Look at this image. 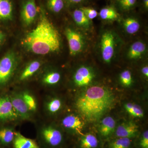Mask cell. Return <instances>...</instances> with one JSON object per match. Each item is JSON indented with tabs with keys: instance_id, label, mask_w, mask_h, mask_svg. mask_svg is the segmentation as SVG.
<instances>
[{
	"instance_id": "obj_7",
	"label": "cell",
	"mask_w": 148,
	"mask_h": 148,
	"mask_svg": "<svg viewBox=\"0 0 148 148\" xmlns=\"http://www.w3.org/2000/svg\"><path fill=\"white\" fill-rule=\"evenodd\" d=\"M114 35L110 31H107L101 38V56L104 62L110 63L114 55L115 40Z\"/></svg>"
},
{
	"instance_id": "obj_6",
	"label": "cell",
	"mask_w": 148,
	"mask_h": 148,
	"mask_svg": "<svg viewBox=\"0 0 148 148\" xmlns=\"http://www.w3.org/2000/svg\"><path fill=\"white\" fill-rule=\"evenodd\" d=\"M8 94L14 109L20 121H34L35 118L30 113L17 89L10 91Z\"/></svg>"
},
{
	"instance_id": "obj_23",
	"label": "cell",
	"mask_w": 148,
	"mask_h": 148,
	"mask_svg": "<svg viewBox=\"0 0 148 148\" xmlns=\"http://www.w3.org/2000/svg\"><path fill=\"white\" fill-rule=\"evenodd\" d=\"M123 28L126 33L129 34H134L140 30V25L139 21L133 17H127L123 22Z\"/></svg>"
},
{
	"instance_id": "obj_1",
	"label": "cell",
	"mask_w": 148,
	"mask_h": 148,
	"mask_svg": "<svg viewBox=\"0 0 148 148\" xmlns=\"http://www.w3.org/2000/svg\"><path fill=\"white\" fill-rule=\"evenodd\" d=\"M21 44L28 51L39 55L54 53L60 49V34L48 18L43 8L40 9L38 23L24 37Z\"/></svg>"
},
{
	"instance_id": "obj_17",
	"label": "cell",
	"mask_w": 148,
	"mask_h": 148,
	"mask_svg": "<svg viewBox=\"0 0 148 148\" xmlns=\"http://www.w3.org/2000/svg\"><path fill=\"white\" fill-rule=\"evenodd\" d=\"M61 74L55 70L46 71L42 74L40 79V82L42 86L48 88L54 87L60 82Z\"/></svg>"
},
{
	"instance_id": "obj_10",
	"label": "cell",
	"mask_w": 148,
	"mask_h": 148,
	"mask_svg": "<svg viewBox=\"0 0 148 148\" xmlns=\"http://www.w3.org/2000/svg\"><path fill=\"white\" fill-rule=\"evenodd\" d=\"M0 126V148H12L15 133L16 123H3Z\"/></svg>"
},
{
	"instance_id": "obj_4",
	"label": "cell",
	"mask_w": 148,
	"mask_h": 148,
	"mask_svg": "<svg viewBox=\"0 0 148 148\" xmlns=\"http://www.w3.org/2000/svg\"><path fill=\"white\" fill-rule=\"evenodd\" d=\"M17 58L12 52L7 53L0 60V88L7 86L16 73Z\"/></svg>"
},
{
	"instance_id": "obj_27",
	"label": "cell",
	"mask_w": 148,
	"mask_h": 148,
	"mask_svg": "<svg viewBox=\"0 0 148 148\" xmlns=\"http://www.w3.org/2000/svg\"><path fill=\"white\" fill-rule=\"evenodd\" d=\"M48 8L52 12L58 13L64 9L65 6L64 0H47Z\"/></svg>"
},
{
	"instance_id": "obj_36",
	"label": "cell",
	"mask_w": 148,
	"mask_h": 148,
	"mask_svg": "<svg viewBox=\"0 0 148 148\" xmlns=\"http://www.w3.org/2000/svg\"><path fill=\"white\" fill-rule=\"evenodd\" d=\"M144 6L146 10L148 9V0H143Z\"/></svg>"
},
{
	"instance_id": "obj_20",
	"label": "cell",
	"mask_w": 148,
	"mask_h": 148,
	"mask_svg": "<svg viewBox=\"0 0 148 148\" xmlns=\"http://www.w3.org/2000/svg\"><path fill=\"white\" fill-rule=\"evenodd\" d=\"M115 126V121L113 118L107 116L102 120L99 127V131L102 136L108 137L114 131Z\"/></svg>"
},
{
	"instance_id": "obj_35",
	"label": "cell",
	"mask_w": 148,
	"mask_h": 148,
	"mask_svg": "<svg viewBox=\"0 0 148 148\" xmlns=\"http://www.w3.org/2000/svg\"><path fill=\"white\" fill-rule=\"evenodd\" d=\"M5 38V35L2 32H0V45L3 41Z\"/></svg>"
},
{
	"instance_id": "obj_21",
	"label": "cell",
	"mask_w": 148,
	"mask_h": 148,
	"mask_svg": "<svg viewBox=\"0 0 148 148\" xmlns=\"http://www.w3.org/2000/svg\"><path fill=\"white\" fill-rule=\"evenodd\" d=\"M13 14V5L10 0H0V19L10 20Z\"/></svg>"
},
{
	"instance_id": "obj_29",
	"label": "cell",
	"mask_w": 148,
	"mask_h": 148,
	"mask_svg": "<svg viewBox=\"0 0 148 148\" xmlns=\"http://www.w3.org/2000/svg\"><path fill=\"white\" fill-rule=\"evenodd\" d=\"M137 0H117V3L123 11L132 9L137 3Z\"/></svg>"
},
{
	"instance_id": "obj_9",
	"label": "cell",
	"mask_w": 148,
	"mask_h": 148,
	"mask_svg": "<svg viewBox=\"0 0 148 148\" xmlns=\"http://www.w3.org/2000/svg\"><path fill=\"white\" fill-rule=\"evenodd\" d=\"M63 108V101L58 96L47 94L43 98L42 110L47 118L55 116L62 110Z\"/></svg>"
},
{
	"instance_id": "obj_31",
	"label": "cell",
	"mask_w": 148,
	"mask_h": 148,
	"mask_svg": "<svg viewBox=\"0 0 148 148\" xmlns=\"http://www.w3.org/2000/svg\"><path fill=\"white\" fill-rule=\"evenodd\" d=\"M83 12L85 15L86 16L89 20L91 21L97 17L98 15V12L94 9L89 7H83L80 8Z\"/></svg>"
},
{
	"instance_id": "obj_28",
	"label": "cell",
	"mask_w": 148,
	"mask_h": 148,
	"mask_svg": "<svg viewBox=\"0 0 148 148\" xmlns=\"http://www.w3.org/2000/svg\"><path fill=\"white\" fill-rule=\"evenodd\" d=\"M130 144V138H119L111 143L110 148H129Z\"/></svg>"
},
{
	"instance_id": "obj_18",
	"label": "cell",
	"mask_w": 148,
	"mask_h": 148,
	"mask_svg": "<svg viewBox=\"0 0 148 148\" xmlns=\"http://www.w3.org/2000/svg\"><path fill=\"white\" fill-rule=\"evenodd\" d=\"M12 148H40L35 140L27 138L16 131L12 144Z\"/></svg>"
},
{
	"instance_id": "obj_13",
	"label": "cell",
	"mask_w": 148,
	"mask_h": 148,
	"mask_svg": "<svg viewBox=\"0 0 148 148\" xmlns=\"http://www.w3.org/2000/svg\"><path fill=\"white\" fill-rule=\"evenodd\" d=\"M30 113L35 118L39 110V103L37 95L32 90L27 88L17 89Z\"/></svg>"
},
{
	"instance_id": "obj_11",
	"label": "cell",
	"mask_w": 148,
	"mask_h": 148,
	"mask_svg": "<svg viewBox=\"0 0 148 148\" xmlns=\"http://www.w3.org/2000/svg\"><path fill=\"white\" fill-rule=\"evenodd\" d=\"M95 75L92 69L86 66H82L77 69L73 76L74 84L77 87H84L90 84Z\"/></svg>"
},
{
	"instance_id": "obj_33",
	"label": "cell",
	"mask_w": 148,
	"mask_h": 148,
	"mask_svg": "<svg viewBox=\"0 0 148 148\" xmlns=\"http://www.w3.org/2000/svg\"><path fill=\"white\" fill-rule=\"evenodd\" d=\"M86 0H64L69 3L73 5H78L82 3L85 1Z\"/></svg>"
},
{
	"instance_id": "obj_32",
	"label": "cell",
	"mask_w": 148,
	"mask_h": 148,
	"mask_svg": "<svg viewBox=\"0 0 148 148\" xmlns=\"http://www.w3.org/2000/svg\"><path fill=\"white\" fill-rule=\"evenodd\" d=\"M140 146L142 148H148V132L146 130L143 133L140 141Z\"/></svg>"
},
{
	"instance_id": "obj_26",
	"label": "cell",
	"mask_w": 148,
	"mask_h": 148,
	"mask_svg": "<svg viewBox=\"0 0 148 148\" xmlns=\"http://www.w3.org/2000/svg\"><path fill=\"white\" fill-rule=\"evenodd\" d=\"M125 110L130 115L134 117H142L144 112L142 108L138 105L132 103H126L125 105Z\"/></svg>"
},
{
	"instance_id": "obj_37",
	"label": "cell",
	"mask_w": 148,
	"mask_h": 148,
	"mask_svg": "<svg viewBox=\"0 0 148 148\" xmlns=\"http://www.w3.org/2000/svg\"></svg>"
},
{
	"instance_id": "obj_15",
	"label": "cell",
	"mask_w": 148,
	"mask_h": 148,
	"mask_svg": "<svg viewBox=\"0 0 148 148\" xmlns=\"http://www.w3.org/2000/svg\"><path fill=\"white\" fill-rule=\"evenodd\" d=\"M61 126L64 129L74 132L82 134L84 123L82 119L74 114L66 115L61 121Z\"/></svg>"
},
{
	"instance_id": "obj_5",
	"label": "cell",
	"mask_w": 148,
	"mask_h": 148,
	"mask_svg": "<svg viewBox=\"0 0 148 148\" xmlns=\"http://www.w3.org/2000/svg\"><path fill=\"white\" fill-rule=\"evenodd\" d=\"M20 122L8 93L0 94V123H12L17 124Z\"/></svg>"
},
{
	"instance_id": "obj_19",
	"label": "cell",
	"mask_w": 148,
	"mask_h": 148,
	"mask_svg": "<svg viewBox=\"0 0 148 148\" xmlns=\"http://www.w3.org/2000/svg\"><path fill=\"white\" fill-rule=\"evenodd\" d=\"M146 46L142 41H136L133 43L128 49L127 56L131 60H137L141 58L145 52Z\"/></svg>"
},
{
	"instance_id": "obj_24",
	"label": "cell",
	"mask_w": 148,
	"mask_h": 148,
	"mask_svg": "<svg viewBox=\"0 0 148 148\" xmlns=\"http://www.w3.org/2000/svg\"><path fill=\"white\" fill-rule=\"evenodd\" d=\"M99 15L101 19L107 21H113L119 17V14L112 7H106L101 9Z\"/></svg>"
},
{
	"instance_id": "obj_34",
	"label": "cell",
	"mask_w": 148,
	"mask_h": 148,
	"mask_svg": "<svg viewBox=\"0 0 148 148\" xmlns=\"http://www.w3.org/2000/svg\"><path fill=\"white\" fill-rule=\"evenodd\" d=\"M142 72L145 77H148V67L147 66H146L143 67L142 69Z\"/></svg>"
},
{
	"instance_id": "obj_22",
	"label": "cell",
	"mask_w": 148,
	"mask_h": 148,
	"mask_svg": "<svg viewBox=\"0 0 148 148\" xmlns=\"http://www.w3.org/2000/svg\"><path fill=\"white\" fill-rule=\"evenodd\" d=\"M74 21L80 27L88 29L90 27L91 21L85 15L83 12L80 9H76L73 14Z\"/></svg>"
},
{
	"instance_id": "obj_8",
	"label": "cell",
	"mask_w": 148,
	"mask_h": 148,
	"mask_svg": "<svg viewBox=\"0 0 148 148\" xmlns=\"http://www.w3.org/2000/svg\"><path fill=\"white\" fill-rule=\"evenodd\" d=\"M65 34L69 44L71 55L75 56L82 52L85 44L82 35L79 32L70 28H66Z\"/></svg>"
},
{
	"instance_id": "obj_16",
	"label": "cell",
	"mask_w": 148,
	"mask_h": 148,
	"mask_svg": "<svg viewBox=\"0 0 148 148\" xmlns=\"http://www.w3.org/2000/svg\"><path fill=\"white\" fill-rule=\"evenodd\" d=\"M138 132V126L132 122L123 123L117 127L116 135L119 138H132Z\"/></svg>"
},
{
	"instance_id": "obj_14",
	"label": "cell",
	"mask_w": 148,
	"mask_h": 148,
	"mask_svg": "<svg viewBox=\"0 0 148 148\" xmlns=\"http://www.w3.org/2000/svg\"><path fill=\"white\" fill-rule=\"evenodd\" d=\"M35 0H26L21 8V16L24 25L29 26L34 22L38 14Z\"/></svg>"
},
{
	"instance_id": "obj_30",
	"label": "cell",
	"mask_w": 148,
	"mask_h": 148,
	"mask_svg": "<svg viewBox=\"0 0 148 148\" xmlns=\"http://www.w3.org/2000/svg\"><path fill=\"white\" fill-rule=\"evenodd\" d=\"M120 80L123 85L125 86H130L132 82L131 72L128 70H125L122 72L120 75Z\"/></svg>"
},
{
	"instance_id": "obj_2",
	"label": "cell",
	"mask_w": 148,
	"mask_h": 148,
	"mask_svg": "<svg viewBox=\"0 0 148 148\" xmlns=\"http://www.w3.org/2000/svg\"><path fill=\"white\" fill-rule=\"evenodd\" d=\"M114 93L107 88L94 86L88 88L76 99L75 107L80 114L89 122L99 120L113 106Z\"/></svg>"
},
{
	"instance_id": "obj_3",
	"label": "cell",
	"mask_w": 148,
	"mask_h": 148,
	"mask_svg": "<svg viewBox=\"0 0 148 148\" xmlns=\"http://www.w3.org/2000/svg\"><path fill=\"white\" fill-rule=\"evenodd\" d=\"M38 143L40 148H56L64 141V135L56 125L46 121L37 128Z\"/></svg>"
},
{
	"instance_id": "obj_12",
	"label": "cell",
	"mask_w": 148,
	"mask_h": 148,
	"mask_svg": "<svg viewBox=\"0 0 148 148\" xmlns=\"http://www.w3.org/2000/svg\"><path fill=\"white\" fill-rule=\"evenodd\" d=\"M42 65L39 60H35L29 62L18 74L16 80V82L22 83L31 79L39 72Z\"/></svg>"
},
{
	"instance_id": "obj_25",
	"label": "cell",
	"mask_w": 148,
	"mask_h": 148,
	"mask_svg": "<svg viewBox=\"0 0 148 148\" xmlns=\"http://www.w3.org/2000/svg\"><path fill=\"white\" fill-rule=\"evenodd\" d=\"M98 145L97 138L91 134L84 135L80 140L81 148H95Z\"/></svg>"
}]
</instances>
